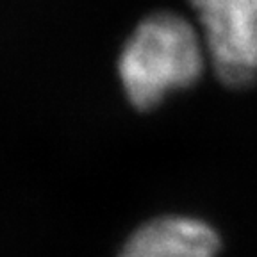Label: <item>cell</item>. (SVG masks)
<instances>
[{"label":"cell","instance_id":"obj_3","mask_svg":"<svg viewBox=\"0 0 257 257\" xmlns=\"http://www.w3.org/2000/svg\"><path fill=\"white\" fill-rule=\"evenodd\" d=\"M221 241L198 218L161 216L128 237L120 257H216Z\"/></svg>","mask_w":257,"mask_h":257},{"label":"cell","instance_id":"obj_1","mask_svg":"<svg viewBox=\"0 0 257 257\" xmlns=\"http://www.w3.org/2000/svg\"><path fill=\"white\" fill-rule=\"evenodd\" d=\"M204 72L200 36L177 13H154L131 34L118 61V73L131 104L156 107L168 91L189 88Z\"/></svg>","mask_w":257,"mask_h":257},{"label":"cell","instance_id":"obj_2","mask_svg":"<svg viewBox=\"0 0 257 257\" xmlns=\"http://www.w3.org/2000/svg\"><path fill=\"white\" fill-rule=\"evenodd\" d=\"M218 77L230 88L257 77V0H189Z\"/></svg>","mask_w":257,"mask_h":257}]
</instances>
